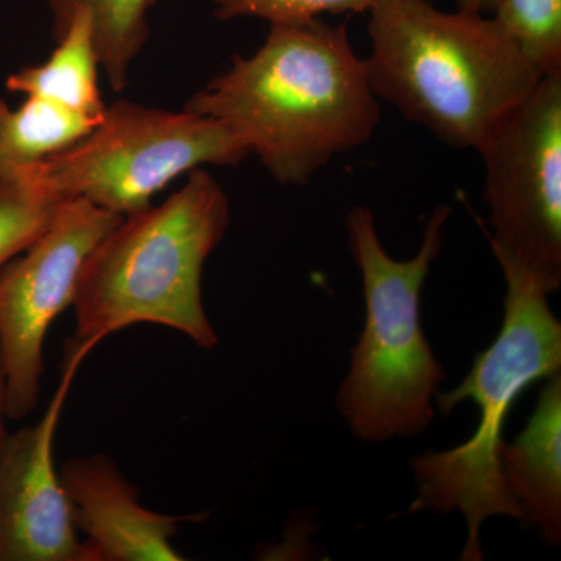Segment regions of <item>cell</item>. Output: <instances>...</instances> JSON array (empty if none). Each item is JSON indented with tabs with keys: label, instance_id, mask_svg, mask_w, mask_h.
Listing matches in <instances>:
<instances>
[{
	"label": "cell",
	"instance_id": "6da1fadb",
	"mask_svg": "<svg viewBox=\"0 0 561 561\" xmlns=\"http://www.w3.org/2000/svg\"><path fill=\"white\" fill-rule=\"evenodd\" d=\"M184 110L227 125L273 180L305 186L334 158L359 149L381 105L346 25H271L260 49L236 55Z\"/></svg>",
	"mask_w": 561,
	"mask_h": 561
},
{
	"label": "cell",
	"instance_id": "7a4b0ae2",
	"mask_svg": "<svg viewBox=\"0 0 561 561\" xmlns=\"http://www.w3.org/2000/svg\"><path fill=\"white\" fill-rule=\"evenodd\" d=\"M367 14L371 91L454 149H481L541 80L493 16L430 0H376Z\"/></svg>",
	"mask_w": 561,
	"mask_h": 561
},
{
	"label": "cell",
	"instance_id": "3957f363",
	"mask_svg": "<svg viewBox=\"0 0 561 561\" xmlns=\"http://www.w3.org/2000/svg\"><path fill=\"white\" fill-rule=\"evenodd\" d=\"M230 202L206 169L187 173L161 205L124 217L98 243L73 298L76 339L98 346L138 323L161 324L213 350L219 335L203 305V268L230 227Z\"/></svg>",
	"mask_w": 561,
	"mask_h": 561
},
{
	"label": "cell",
	"instance_id": "277c9868",
	"mask_svg": "<svg viewBox=\"0 0 561 561\" xmlns=\"http://www.w3.org/2000/svg\"><path fill=\"white\" fill-rule=\"evenodd\" d=\"M504 273L507 294L504 321L496 341L478 354L459 387L437 394L442 413L472 400L482 416L476 434L449 451L426 453L412 460L415 500L409 512L448 515L459 511L468 526L460 559L481 561V527L491 516H511L526 523L500 470L502 431L513 402L540 379L561 368V323L548 302V290L522 264L493 251Z\"/></svg>",
	"mask_w": 561,
	"mask_h": 561
},
{
	"label": "cell",
	"instance_id": "5b68a950",
	"mask_svg": "<svg viewBox=\"0 0 561 561\" xmlns=\"http://www.w3.org/2000/svg\"><path fill=\"white\" fill-rule=\"evenodd\" d=\"M449 216L451 206L434 209L421 249L409 261L393 260L383 249L371 209L354 206L346 217L351 254L364 283L365 327L337 408L360 440L412 437L434 421L432 397L445 371L421 327V289L440 254Z\"/></svg>",
	"mask_w": 561,
	"mask_h": 561
},
{
	"label": "cell",
	"instance_id": "8992f818",
	"mask_svg": "<svg viewBox=\"0 0 561 561\" xmlns=\"http://www.w3.org/2000/svg\"><path fill=\"white\" fill-rule=\"evenodd\" d=\"M249 157L220 121L119 101L106 105L84 138L11 176L58 201L87 198L127 217L149 208L154 195L184 173L239 165Z\"/></svg>",
	"mask_w": 561,
	"mask_h": 561
},
{
	"label": "cell",
	"instance_id": "52a82bcc",
	"mask_svg": "<svg viewBox=\"0 0 561 561\" xmlns=\"http://www.w3.org/2000/svg\"><path fill=\"white\" fill-rule=\"evenodd\" d=\"M485 164L491 250L548 294L561 286V70L546 73L478 150Z\"/></svg>",
	"mask_w": 561,
	"mask_h": 561
},
{
	"label": "cell",
	"instance_id": "ba28073f",
	"mask_svg": "<svg viewBox=\"0 0 561 561\" xmlns=\"http://www.w3.org/2000/svg\"><path fill=\"white\" fill-rule=\"evenodd\" d=\"M122 219L87 198L62 201L47 230L0 271L7 419H25L38 405L47 331L72 308L84 262Z\"/></svg>",
	"mask_w": 561,
	"mask_h": 561
},
{
	"label": "cell",
	"instance_id": "9c48e42d",
	"mask_svg": "<svg viewBox=\"0 0 561 561\" xmlns=\"http://www.w3.org/2000/svg\"><path fill=\"white\" fill-rule=\"evenodd\" d=\"M91 345L69 342L57 393L43 419L9 434L0 454V561H92L54 467V437L73 376Z\"/></svg>",
	"mask_w": 561,
	"mask_h": 561
},
{
	"label": "cell",
	"instance_id": "30bf717a",
	"mask_svg": "<svg viewBox=\"0 0 561 561\" xmlns=\"http://www.w3.org/2000/svg\"><path fill=\"white\" fill-rule=\"evenodd\" d=\"M58 476L92 561L184 560L172 545L179 524L201 523L206 516L162 515L144 507L138 486L103 454L70 459Z\"/></svg>",
	"mask_w": 561,
	"mask_h": 561
},
{
	"label": "cell",
	"instance_id": "8fae6325",
	"mask_svg": "<svg viewBox=\"0 0 561 561\" xmlns=\"http://www.w3.org/2000/svg\"><path fill=\"white\" fill-rule=\"evenodd\" d=\"M505 489L551 546L561 541V373L542 387L529 423L500 448Z\"/></svg>",
	"mask_w": 561,
	"mask_h": 561
},
{
	"label": "cell",
	"instance_id": "7c38bea8",
	"mask_svg": "<svg viewBox=\"0 0 561 561\" xmlns=\"http://www.w3.org/2000/svg\"><path fill=\"white\" fill-rule=\"evenodd\" d=\"M47 61L27 66L7 80V90L46 99L91 119L102 121L106 105L99 87L98 47L91 14L81 10Z\"/></svg>",
	"mask_w": 561,
	"mask_h": 561
},
{
	"label": "cell",
	"instance_id": "4fadbf2b",
	"mask_svg": "<svg viewBox=\"0 0 561 561\" xmlns=\"http://www.w3.org/2000/svg\"><path fill=\"white\" fill-rule=\"evenodd\" d=\"M47 3L55 41L61 38L79 11L91 14L101 68L114 91L124 90L133 62L149 41V11L154 0H47Z\"/></svg>",
	"mask_w": 561,
	"mask_h": 561
},
{
	"label": "cell",
	"instance_id": "5bb4252c",
	"mask_svg": "<svg viewBox=\"0 0 561 561\" xmlns=\"http://www.w3.org/2000/svg\"><path fill=\"white\" fill-rule=\"evenodd\" d=\"M99 122L46 99L27 95L18 110L0 99V186L14 172L68 149Z\"/></svg>",
	"mask_w": 561,
	"mask_h": 561
},
{
	"label": "cell",
	"instance_id": "9a60e30c",
	"mask_svg": "<svg viewBox=\"0 0 561 561\" xmlns=\"http://www.w3.org/2000/svg\"><path fill=\"white\" fill-rule=\"evenodd\" d=\"M491 14L541 76L561 70V0H497Z\"/></svg>",
	"mask_w": 561,
	"mask_h": 561
},
{
	"label": "cell",
	"instance_id": "2e32d148",
	"mask_svg": "<svg viewBox=\"0 0 561 561\" xmlns=\"http://www.w3.org/2000/svg\"><path fill=\"white\" fill-rule=\"evenodd\" d=\"M61 202L20 176L0 187V271L47 230Z\"/></svg>",
	"mask_w": 561,
	"mask_h": 561
},
{
	"label": "cell",
	"instance_id": "e0dca14e",
	"mask_svg": "<svg viewBox=\"0 0 561 561\" xmlns=\"http://www.w3.org/2000/svg\"><path fill=\"white\" fill-rule=\"evenodd\" d=\"M376 0H213L220 21L256 18L271 25H302L323 14L368 13Z\"/></svg>",
	"mask_w": 561,
	"mask_h": 561
},
{
	"label": "cell",
	"instance_id": "ac0fdd59",
	"mask_svg": "<svg viewBox=\"0 0 561 561\" xmlns=\"http://www.w3.org/2000/svg\"><path fill=\"white\" fill-rule=\"evenodd\" d=\"M7 420V382H5V370H3L2 356H0V454L3 451L5 446L7 437L9 432L5 427Z\"/></svg>",
	"mask_w": 561,
	"mask_h": 561
},
{
	"label": "cell",
	"instance_id": "d6986e66",
	"mask_svg": "<svg viewBox=\"0 0 561 561\" xmlns=\"http://www.w3.org/2000/svg\"><path fill=\"white\" fill-rule=\"evenodd\" d=\"M460 10L474 11V13L491 14L496 9L497 0H456Z\"/></svg>",
	"mask_w": 561,
	"mask_h": 561
}]
</instances>
